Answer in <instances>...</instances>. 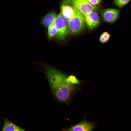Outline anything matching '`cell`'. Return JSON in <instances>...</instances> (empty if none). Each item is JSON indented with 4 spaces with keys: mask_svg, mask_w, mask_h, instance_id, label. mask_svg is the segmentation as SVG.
<instances>
[{
    "mask_svg": "<svg viewBox=\"0 0 131 131\" xmlns=\"http://www.w3.org/2000/svg\"><path fill=\"white\" fill-rule=\"evenodd\" d=\"M46 74L52 92L66 83L65 80L67 76L53 68L48 67Z\"/></svg>",
    "mask_w": 131,
    "mask_h": 131,
    "instance_id": "obj_1",
    "label": "cell"
},
{
    "mask_svg": "<svg viewBox=\"0 0 131 131\" xmlns=\"http://www.w3.org/2000/svg\"><path fill=\"white\" fill-rule=\"evenodd\" d=\"M74 8V16L67 24L69 32L75 34L82 31L86 24L84 15L77 9Z\"/></svg>",
    "mask_w": 131,
    "mask_h": 131,
    "instance_id": "obj_2",
    "label": "cell"
},
{
    "mask_svg": "<svg viewBox=\"0 0 131 131\" xmlns=\"http://www.w3.org/2000/svg\"><path fill=\"white\" fill-rule=\"evenodd\" d=\"M75 85L65 83L52 93L56 98L61 102L68 103L75 90Z\"/></svg>",
    "mask_w": 131,
    "mask_h": 131,
    "instance_id": "obj_3",
    "label": "cell"
},
{
    "mask_svg": "<svg viewBox=\"0 0 131 131\" xmlns=\"http://www.w3.org/2000/svg\"><path fill=\"white\" fill-rule=\"evenodd\" d=\"M65 4H69L77 9L84 15L95 10L97 7L90 5L87 0H64Z\"/></svg>",
    "mask_w": 131,
    "mask_h": 131,
    "instance_id": "obj_4",
    "label": "cell"
},
{
    "mask_svg": "<svg viewBox=\"0 0 131 131\" xmlns=\"http://www.w3.org/2000/svg\"><path fill=\"white\" fill-rule=\"evenodd\" d=\"M67 23L60 13L57 15L54 25L57 32L56 37L59 40H64L69 33Z\"/></svg>",
    "mask_w": 131,
    "mask_h": 131,
    "instance_id": "obj_5",
    "label": "cell"
},
{
    "mask_svg": "<svg viewBox=\"0 0 131 131\" xmlns=\"http://www.w3.org/2000/svg\"><path fill=\"white\" fill-rule=\"evenodd\" d=\"M96 127L95 122H88L84 117L79 123L64 129L62 131H92Z\"/></svg>",
    "mask_w": 131,
    "mask_h": 131,
    "instance_id": "obj_6",
    "label": "cell"
},
{
    "mask_svg": "<svg viewBox=\"0 0 131 131\" xmlns=\"http://www.w3.org/2000/svg\"><path fill=\"white\" fill-rule=\"evenodd\" d=\"M119 11L117 9L107 8L104 10L102 13V18L105 22L113 24L118 18Z\"/></svg>",
    "mask_w": 131,
    "mask_h": 131,
    "instance_id": "obj_7",
    "label": "cell"
},
{
    "mask_svg": "<svg viewBox=\"0 0 131 131\" xmlns=\"http://www.w3.org/2000/svg\"><path fill=\"white\" fill-rule=\"evenodd\" d=\"M84 15L86 25L90 30L94 29L100 24V20L98 15L95 10L89 14Z\"/></svg>",
    "mask_w": 131,
    "mask_h": 131,
    "instance_id": "obj_8",
    "label": "cell"
},
{
    "mask_svg": "<svg viewBox=\"0 0 131 131\" xmlns=\"http://www.w3.org/2000/svg\"><path fill=\"white\" fill-rule=\"evenodd\" d=\"M74 13V8L72 5L64 4L61 6L60 13L67 24L73 16Z\"/></svg>",
    "mask_w": 131,
    "mask_h": 131,
    "instance_id": "obj_9",
    "label": "cell"
},
{
    "mask_svg": "<svg viewBox=\"0 0 131 131\" xmlns=\"http://www.w3.org/2000/svg\"><path fill=\"white\" fill-rule=\"evenodd\" d=\"M1 131H26L7 118H4V123Z\"/></svg>",
    "mask_w": 131,
    "mask_h": 131,
    "instance_id": "obj_10",
    "label": "cell"
},
{
    "mask_svg": "<svg viewBox=\"0 0 131 131\" xmlns=\"http://www.w3.org/2000/svg\"><path fill=\"white\" fill-rule=\"evenodd\" d=\"M57 15L54 12H50L45 16L42 20V23L46 27L48 28L54 24Z\"/></svg>",
    "mask_w": 131,
    "mask_h": 131,
    "instance_id": "obj_11",
    "label": "cell"
},
{
    "mask_svg": "<svg viewBox=\"0 0 131 131\" xmlns=\"http://www.w3.org/2000/svg\"><path fill=\"white\" fill-rule=\"evenodd\" d=\"M66 83L72 85H76L79 84L81 81L75 76L71 75L67 76L65 80Z\"/></svg>",
    "mask_w": 131,
    "mask_h": 131,
    "instance_id": "obj_12",
    "label": "cell"
},
{
    "mask_svg": "<svg viewBox=\"0 0 131 131\" xmlns=\"http://www.w3.org/2000/svg\"><path fill=\"white\" fill-rule=\"evenodd\" d=\"M48 29V35L49 39L56 36L57 32L54 24L49 26Z\"/></svg>",
    "mask_w": 131,
    "mask_h": 131,
    "instance_id": "obj_13",
    "label": "cell"
},
{
    "mask_svg": "<svg viewBox=\"0 0 131 131\" xmlns=\"http://www.w3.org/2000/svg\"><path fill=\"white\" fill-rule=\"evenodd\" d=\"M110 35L107 32L103 33L100 36L99 40L102 43H104L107 42L109 40Z\"/></svg>",
    "mask_w": 131,
    "mask_h": 131,
    "instance_id": "obj_14",
    "label": "cell"
},
{
    "mask_svg": "<svg viewBox=\"0 0 131 131\" xmlns=\"http://www.w3.org/2000/svg\"><path fill=\"white\" fill-rule=\"evenodd\" d=\"M130 0H114L115 5L120 8L127 4Z\"/></svg>",
    "mask_w": 131,
    "mask_h": 131,
    "instance_id": "obj_15",
    "label": "cell"
},
{
    "mask_svg": "<svg viewBox=\"0 0 131 131\" xmlns=\"http://www.w3.org/2000/svg\"><path fill=\"white\" fill-rule=\"evenodd\" d=\"M89 2L91 5L97 7L101 2V0H87Z\"/></svg>",
    "mask_w": 131,
    "mask_h": 131,
    "instance_id": "obj_16",
    "label": "cell"
}]
</instances>
